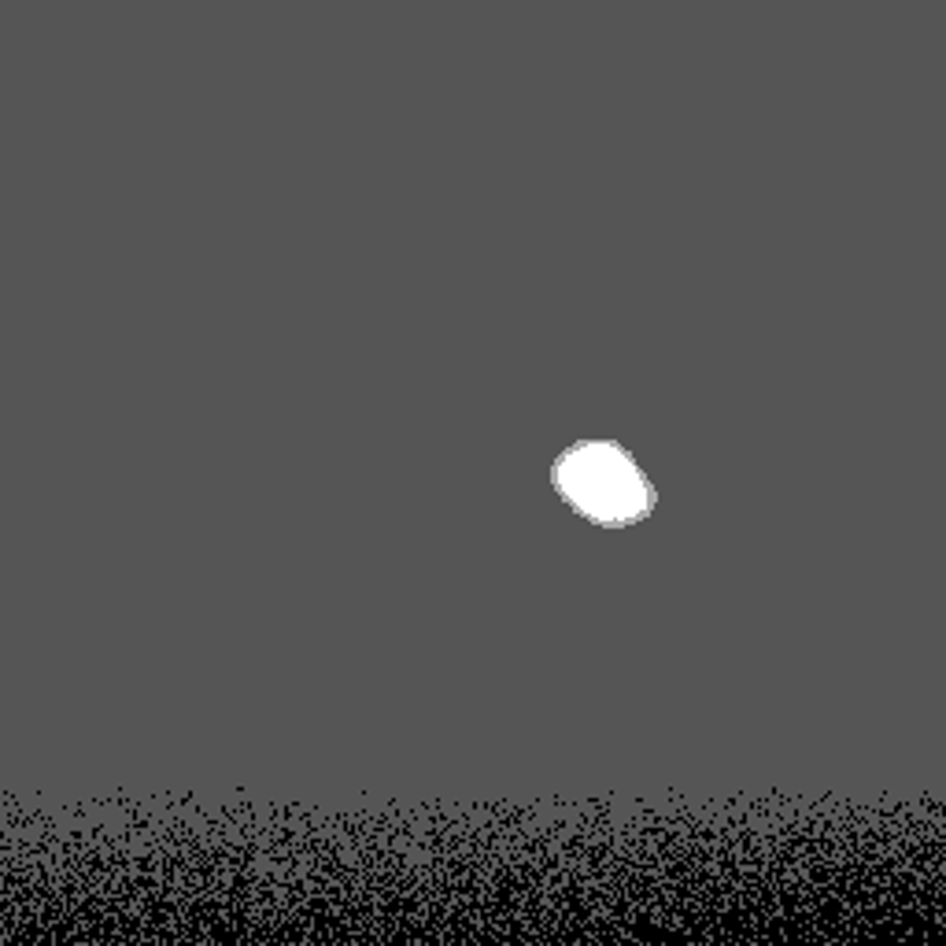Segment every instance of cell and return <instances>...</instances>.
I'll return each instance as SVG.
<instances>
[{"label": "cell", "instance_id": "6da1fadb", "mask_svg": "<svg viewBox=\"0 0 946 946\" xmlns=\"http://www.w3.org/2000/svg\"><path fill=\"white\" fill-rule=\"evenodd\" d=\"M562 481L570 485L573 499L581 507L607 514V518H621L640 507V481L629 470V462L603 448H588L581 455H573Z\"/></svg>", "mask_w": 946, "mask_h": 946}]
</instances>
